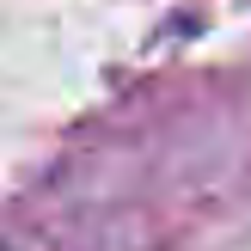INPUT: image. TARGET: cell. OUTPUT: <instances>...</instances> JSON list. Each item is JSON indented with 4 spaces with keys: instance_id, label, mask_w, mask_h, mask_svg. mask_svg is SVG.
<instances>
[{
    "instance_id": "cell-1",
    "label": "cell",
    "mask_w": 251,
    "mask_h": 251,
    "mask_svg": "<svg viewBox=\"0 0 251 251\" xmlns=\"http://www.w3.org/2000/svg\"><path fill=\"white\" fill-rule=\"evenodd\" d=\"M0 251H6V245H0Z\"/></svg>"
}]
</instances>
